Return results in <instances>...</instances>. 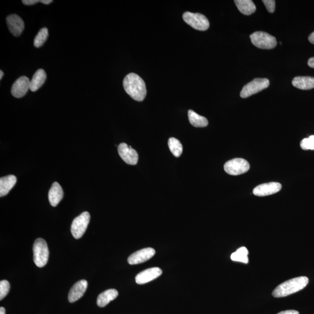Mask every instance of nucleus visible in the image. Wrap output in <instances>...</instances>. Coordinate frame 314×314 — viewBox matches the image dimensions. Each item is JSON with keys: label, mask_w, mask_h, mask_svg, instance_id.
<instances>
[{"label": "nucleus", "mask_w": 314, "mask_h": 314, "mask_svg": "<svg viewBox=\"0 0 314 314\" xmlns=\"http://www.w3.org/2000/svg\"><path fill=\"white\" fill-rule=\"evenodd\" d=\"M123 88L127 94L133 100L142 101L147 94L146 84L142 77L136 73H130L126 75L123 82Z\"/></svg>", "instance_id": "nucleus-1"}, {"label": "nucleus", "mask_w": 314, "mask_h": 314, "mask_svg": "<svg viewBox=\"0 0 314 314\" xmlns=\"http://www.w3.org/2000/svg\"><path fill=\"white\" fill-rule=\"evenodd\" d=\"M309 280L306 277H300L291 279L279 285L273 292L274 297L276 298L287 297L303 290L307 287Z\"/></svg>", "instance_id": "nucleus-2"}, {"label": "nucleus", "mask_w": 314, "mask_h": 314, "mask_svg": "<svg viewBox=\"0 0 314 314\" xmlns=\"http://www.w3.org/2000/svg\"><path fill=\"white\" fill-rule=\"evenodd\" d=\"M49 258V250L46 242L44 239L38 238L33 245V260L35 265L42 268L45 266Z\"/></svg>", "instance_id": "nucleus-3"}, {"label": "nucleus", "mask_w": 314, "mask_h": 314, "mask_svg": "<svg viewBox=\"0 0 314 314\" xmlns=\"http://www.w3.org/2000/svg\"><path fill=\"white\" fill-rule=\"evenodd\" d=\"M252 43L256 47L262 49H273L277 46L276 38L264 31H256L250 35Z\"/></svg>", "instance_id": "nucleus-4"}, {"label": "nucleus", "mask_w": 314, "mask_h": 314, "mask_svg": "<svg viewBox=\"0 0 314 314\" xmlns=\"http://www.w3.org/2000/svg\"><path fill=\"white\" fill-rule=\"evenodd\" d=\"M183 19L187 24L196 30L205 31L210 27L209 20L203 14L186 12L183 13Z\"/></svg>", "instance_id": "nucleus-5"}, {"label": "nucleus", "mask_w": 314, "mask_h": 314, "mask_svg": "<svg viewBox=\"0 0 314 314\" xmlns=\"http://www.w3.org/2000/svg\"><path fill=\"white\" fill-rule=\"evenodd\" d=\"M270 86V81L266 78H257L247 84L241 91V97L246 98L260 92Z\"/></svg>", "instance_id": "nucleus-6"}, {"label": "nucleus", "mask_w": 314, "mask_h": 314, "mask_svg": "<svg viewBox=\"0 0 314 314\" xmlns=\"http://www.w3.org/2000/svg\"><path fill=\"white\" fill-rule=\"evenodd\" d=\"M90 215L88 212H84L72 222L71 233L74 238L79 239L82 237L89 224Z\"/></svg>", "instance_id": "nucleus-7"}, {"label": "nucleus", "mask_w": 314, "mask_h": 314, "mask_svg": "<svg viewBox=\"0 0 314 314\" xmlns=\"http://www.w3.org/2000/svg\"><path fill=\"white\" fill-rule=\"evenodd\" d=\"M250 169L248 161L243 158H235L226 162L224 169L227 174L231 175H239L245 174Z\"/></svg>", "instance_id": "nucleus-8"}, {"label": "nucleus", "mask_w": 314, "mask_h": 314, "mask_svg": "<svg viewBox=\"0 0 314 314\" xmlns=\"http://www.w3.org/2000/svg\"><path fill=\"white\" fill-rule=\"evenodd\" d=\"M118 153L123 161L126 164L131 165H135L139 160V155L135 150L132 149L131 146L122 143L119 144L118 148Z\"/></svg>", "instance_id": "nucleus-9"}, {"label": "nucleus", "mask_w": 314, "mask_h": 314, "mask_svg": "<svg viewBox=\"0 0 314 314\" xmlns=\"http://www.w3.org/2000/svg\"><path fill=\"white\" fill-rule=\"evenodd\" d=\"M156 251L153 248H144L130 255L128 259L130 265H137L147 262L155 255Z\"/></svg>", "instance_id": "nucleus-10"}, {"label": "nucleus", "mask_w": 314, "mask_h": 314, "mask_svg": "<svg viewBox=\"0 0 314 314\" xmlns=\"http://www.w3.org/2000/svg\"><path fill=\"white\" fill-rule=\"evenodd\" d=\"M30 80L26 76H21L13 84L11 94L14 97L21 98L25 96L30 90Z\"/></svg>", "instance_id": "nucleus-11"}, {"label": "nucleus", "mask_w": 314, "mask_h": 314, "mask_svg": "<svg viewBox=\"0 0 314 314\" xmlns=\"http://www.w3.org/2000/svg\"><path fill=\"white\" fill-rule=\"evenodd\" d=\"M162 274L161 268L158 267H154L149 268L141 272L136 275L135 281L137 284L143 285L156 280L159 277H160Z\"/></svg>", "instance_id": "nucleus-12"}, {"label": "nucleus", "mask_w": 314, "mask_h": 314, "mask_svg": "<svg viewBox=\"0 0 314 314\" xmlns=\"http://www.w3.org/2000/svg\"><path fill=\"white\" fill-rule=\"evenodd\" d=\"M6 23L10 32L14 36H19L22 34L24 30V24L23 19L19 16L16 14H12L7 16Z\"/></svg>", "instance_id": "nucleus-13"}, {"label": "nucleus", "mask_w": 314, "mask_h": 314, "mask_svg": "<svg viewBox=\"0 0 314 314\" xmlns=\"http://www.w3.org/2000/svg\"><path fill=\"white\" fill-rule=\"evenodd\" d=\"M281 188V185L277 182L264 183L257 186L253 190V194L257 196H267L280 192Z\"/></svg>", "instance_id": "nucleus-14"}, {"label": "nucleus", "mask_w": 314, "mask_h": 314, "mask_svg": "<svg viewBox=\"0 0 314 314\" xmlns=\"http://www.w3.org/2000/svg\"><path fill=\"white\" fill-rule=\"evenodd\" d=\"M87 281L84 280L76 282L69 293V302L72 303L82 298L87 290Z\"/></svg>", "instance_id": "nucleus-15"}, {"label": "nucleus", "mask_w": 314, "mask_h": 314, "mask_svg": "<svg viewBox=\"0 0 314 314\" xmlns=\"http://www.w3.org/2000/svg\"><path fill=\"white\" fill-rule=\"evenodd\" d=\"M63 197L61 186L57 182L53 183L48 193V200L52 207H56L61 202Z\"/></svg>", "instance_id": "nucleus-16"}, {"label": "nucleus", "mask_w": 314, "mask_h": 314, "mask_svg": "<svg viewBox=\"0 0 314 314\" xmlns=\"http://www.w3.org/2000/svg\"><path fill=\"white\" fill-rule=\"evenodd\" d=\"M17 182L15 176L10 175L0 179V196L1 197L8 195Z\"/></svg>", "instance_id": "nucleus-17"}, {"label": "nucleus", "mask_w": 314, "mask_h": 314, "mask_svg": "<svg viewBox=\"0 0 314 314\" xmlns=\"http://www.w3.org/2000/svg\"><path fill=\"white\" fill-rule=\"evenodd\" d=\"M118 292L114 289H108L98 296L97 304L100 308H104L109 303L114 301L118 296Z\"/></svg>", "instance_id": "nucleus-18"}, {"label": "nucleus", "mask_w": 314, "mask_h": 314, "mask_svg": "<svg viewBox=\"0 0 314 314\" xmlns=\"http://www.w3.org/2000/svg\"><path fill=\"white\" fill-rule=\"evenodd\" d=\"M47 75L44 70L40 69L34 74L32 79L30 80V90L33 92L36 91L43 85L46 80Z\"/></svg>", "instance_id": "nucleus-19"}, {"label": "nucleus", "mask_w": 314, "mask_h": 314, "mask_svg": "<svg viewBox=\"0 0 314 314\" xmlns=\"http://www.w3.org/2000/svg\"><path fill=\"white\" fill-rule=\"evenodd\" d=\"M292 84L299 89H312L314 88V77L310 76L296 77L292 81Z\"/></svg>", "instance_id": "nucleus-20"}, {"label": "nucleus", "mask_w": 314, "mask_h": 314, "mask_svg": "<svg viewBox=\"0 0 314 314\" xmlns=\"http://www.w3.org/2000/svg\"><path fill=\"white\" fill-rule=\"evenodd\" d=\"M235 2L240 12L244 15H252L256 10V6L252 0H235Z\"/></svg>", "instance_id": "nucleus-21"}, {"label": "nucleus", "mask_w": 314, "mask_h": 314, "mask_svg": "<svg viewBox=\"0 0 314 314\" xmlns=\"http://www.w3.org/2000/svg\"><path fill=\"white\" fill-rule=\"evenodd\" d=\"M188 117L190 123L196 128H204L209 125V121L206 118L197 114L191 109L188 111Z\"/></svg>", "instance_id": "nucleus-22"}, {"label": "nucleus", "mask_w": 314, "mask_h": 314, "mask_svg": "<svg viewBox=\"0 0 314 314\" xmlns=\"http://www.w3.org/2000/svg\"><path fill=\"white\" fill-rule=\"evenodd\" d=\"M248 255V249L245 247H242V248L238 249L237 251L232 254L231 258L234 262L248 264L249 263Z\"/></svg>", "instance_id": "nucleus-23"}, {"label": "nucleus", "mask_w": 314, "mask_h": 314, "mask_svg": "<svg viewBox=\"0 0 314 314\" xmlns=\"http://www.w3.org/2000/svg\"><path fill=\"white\" fill-rule=\"evenodd\" d=\"M168 147L173 155L176 157L181 156L183 151V146L180 141L171 137L168 140Z\"/></svg>", "instance_id": "nucleus-24"}, {"label": "nucleus", "mask_w": 314, "mask_h": 314, "mask_svg": "<svg viewBox=\"0 0 314 314\" xmlns=\"http://www.w3.org/2000/svg\"><path fill=\"white\" fill-rule=\"evenodd\" d=\"M48 36V30L46 27L42 28L38 31L36 36L34 40V45L35 47L40 48L46 41Z\"/></svg>", "instance_id": "nucleus-25"}, {"label": "nucleus", "mask_w": 314, "mask_h": 314, "mask_svg": "<svg viewBox=\"0 0 314 314\" xmlns=\"http://www.w3.org/2000/svg\"><path fill=\"white\" fill-rule=\"evenodd\" d=\"M301 146L303 150H314V136H311L309 138H306L302 141Z\"/></svg>", "instance_id": "nucleus-26"}, {"label": "nucleus", "mask_w": 314, "mask_h": 314, "mask_svg": "<svg viewBox=\"0 0 314 314\" xmlns=\"http://www.w3.org/2000/svg\"><path fill=\"white\" fill-rule=\"evenodd\" d=\"M10 289L8 281L3 280L0 282V300H2L8 295Z\"/></svg>", "instance_id": "nucleus-27"}, {"label": "nucleus", "mask_w": 314, "mask_h": 314, "mask_svg": "<svg viewBox=\"0 0 314 314\" xmlns=\"http://www.w3.org/2000/svg\"><path fill=\"white\" fill-rule=\"evenodd\" d=\"M263 2L266 5L268 12L273 13L275 10V1L274 0H263Z\"/></svg>", "instance_id": "nucleus-28"}, {"label": "nucleus", "mask_w": 314, "mask_h": 314, "mask_svg": "<svg viewBox=\"0 0 314 314\" xmlns=\"http://www.w3.org/2000/svg\"><path fill=\"white\" fill-rule=\"evenodd\" d=\"M22 2L24 5H32L34 4H36V3L40 2V1H38V0H23Z\"/></svg>", "instance_id": "nucleus-29"}, {"label": "nucleus", "mask_w": 314, "mask_h": 314, "mask_svg": "<svg viewBox=\"0 0 314 314\" xmlns=\"http://www.w3.org/2000/svg\"><path fill=\"white\" fill-rule=\"evenodd\" d=\"M278 314H300V313L296 310H287V311L281 312Z\"/></svg>", "instance_id": "nucleus-30"}, {"label": "nucleus", "mask_w": 314, "mask_h": 314, "mask_svg": "<svg viewBox=\"0 0 314 314\" xmlns=\"http://www.w3.org/2000/svg\"><path fill=\"white\" fill-rule=\"evenodd\" d=\"M308 65L310 67H311V68H314V57L309 59Z\"/></svg>", "instance_id": "nucleus-31"}, {"label": "nucleus", "mask_w": 314, "mask_h": 314, "mask_svg": "<svg viewBox=\"0 0 314 314\" xmlns=\"http://www.w3.org/2000/svg\"><path fill=\"white\" fill-rule=\"evenodd\" d=\"M309 40L310 43L314 44V31L313 33L310 35Z\"/></svg>", "instance_id": "nucleus-32"}, {"label": "nucleus", "mask_w": 314, "mask_h": 314, "mask_svg": "<svg viewBox=\"0 0 314 314\" xmlns=\"http://www.w3.org/2000/svg\"><path fill=\"white\" fill-rule=\"evenodd\" d=\"M40 2L44 3V4L48 5L49 3L52 2V0H40Z\"/></svg>", "instance_id": "nucleus-33"}, {"label": "nucleus", "mask_w": 314, "mask_h": 314, "mask_svg": "<svg viewBox=\"0 0 314 314\" xmlns=\"http://www.w3.org/2000/svg\"><path fill=\"white\" fill-rule=\"evenodd\" d=\"M0 314H5V310L2 307L0 308Z\"/></svg>", "instance_id": "nucleus-34"}, {"label": "nucleus", "mask_w": 314, "mask_h": 314, "mask_svg": "<svg viewBox=\"0 0 314 314\" xmlns=\"http://www.w3.org/2000/svg\"><path fill=\"white\" fill-rule=\"evenodd\" d=\"M0 74H1V75H0V79L1 80L3 76V72L1 70V71H0Z\"/></svg>", "instance_id": "nucleus-35"}]
</instances>
